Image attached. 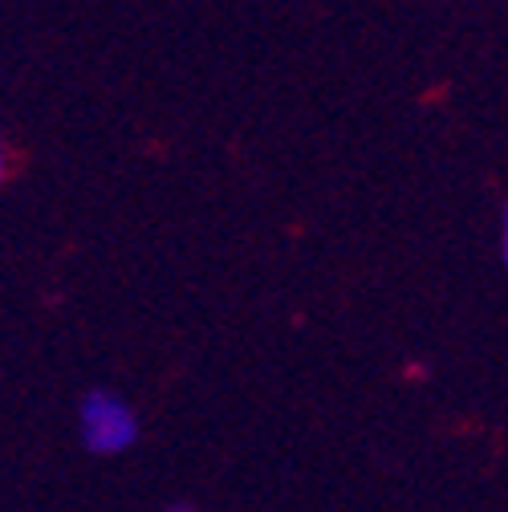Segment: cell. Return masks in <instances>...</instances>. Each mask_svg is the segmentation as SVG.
<instances>
[{
	"instance_id": "cell-1",
	"label": "cell",
	"mask_w": 508,
	"mask_h": 512,
	"mask_svg": "<svg viewBox=\"0 0 508 512\" xmlns=\"http://www.w3.org/2000/svg\"><path fill=\"white\" fill-rule=\"evenodd\" d=\"M78 423H82V443L90 456H118L126 447H135V439H139L135 411L118 395H110L106 387H94L82 395Z\"/></svg>"
},
{
	"instance_id": "cell-2",
	"label": "cell",
	"mask_w": 508,
	"mask_h": 512,
	"mask_svg": "<svg viewBox=\"0 0 508 512\" xmlns=\"http://www.w3.org/2000/svg\"><path fill=\"white\" fill-rule=\"evenodd\" d=\"M5 175H9V163H5V143H0V183H5Z\"/></svg>"
}]
</instances>
